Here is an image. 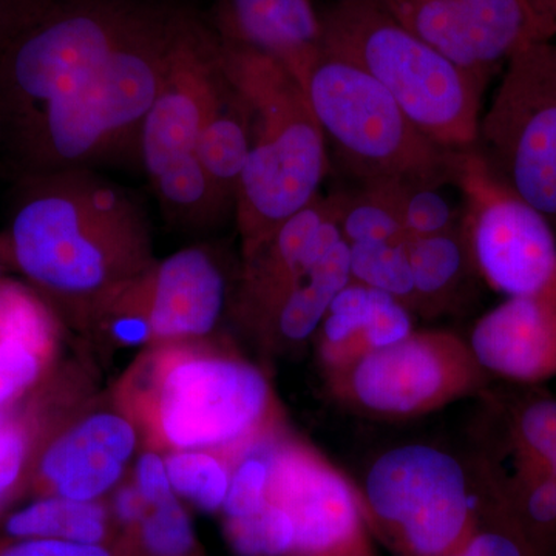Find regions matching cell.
<instances>
[{
  "label": "cell",
  "mask_w": 556,
  "mask_h": 556,
  "mask_svg": "<svg viewBox=\"0 0 556 556\" xmlns=\"http://www.w3.org/2000/svg\"><path fill=\"white\" fill-rule=\"evenodd\" d=\"M17 185L7 248L46 294L97 306L155 265L141 207L93 170L31 175Z\"/></svg>",
  "instance_id": "cell-1"
},
{
  "label": "cell",
  "mask_w": 556,
  "mask_h": 556,
  "mask_svg": "<svg viewBox=\"0 0 556 556\" xmlns=\"http://www.w3.org/2000/svg\"><path fill=\"white\" fill-rule=\"evenodd\" d=\"M189 11L149 2L108 61L5 150L17 179L91 169L139 149L142 124L159 97Z\"/></svg>",
  "instance_id": "cell-2"
},
{
  "label": "cell",
  "mask_w": 556,
  "mask_h": 556,
  "mask_svg": "<svg viewBox=\"0 0 556 556\" xmlns=\"http://www.w3.org/2000/svg\"><path fill=\"white\" fill-rule=\"evenodd\" d=\"M219 64L252 113L251 152L236 200L247 258L320 195L328 146L305 89L280 62L219 39Z\"/></svg>",
  "instance_id": "cell-3"
},
{
  "label": "cell",
  "mask_w": 556,
  "mask_h": 556,
  "mask_svg": "<svg viewBox=\"0 0 556 556\" xmlns=\"http://www.w3.org/2000/svg\"><path fill=\"white\" fill-rule=\"evenodd\" d=\"M320 14L324 49L378 80L431 141L473 152L485 80L409 31L376 0H332Z\"/></svg>",
  "instance_id": "cell-4"
},
{
  "label": "cell",
  "mask_w": 556,
  "mask_h": 556,
  "mask_svg": "<svg viewBox=\"0 0 556 556\" xmlns=\"http://www.w3.org/2000/svg\"><path fill=\"white\" fill-rule=\"evenodd\" d=\"M148 0L49 2L0 50L3 152L102 67Z\"/></svg>",
  "instance_id": "cell-5"
},
{
  "label": "cell",
  "mask_w": 556,
  "mask_h": 556,
  "mask_svg": "<svg viewBox=\"0 0 556 556\" xmlns=\"http://www.w3.org/2000/svg\"><path fill=\"white\" fill-rule=\"evenodd\" d=\"M328 148L358 185H453L457 156L427 138L382 86L354 62L321 49L305 83Z\"/></svg>",
  "instance_id": "cell-6"
},
{
  "label": "cell",
  "mask_w": 556,
  "mask_h": 556,
  "mask_svg": "<svg viewBox=\"0 0 556 556\" xmlns=\"http://www.w3.org/2000/svg\"><path fill=\"white\" fill-rule=\"evenodd\" d=\"M497 490L482 503L452 453L405 444L371 464L361 500L369 530L397 556H447L477 532Z\"/></svg>",
  "instance_id": "cell-7"
},
{
  "label": "cell",
  "mask_w": 556,
  "mask_h": 556,
  "mask_svg": "<svg viewBox=\"0 0 556 556\" xmlns=\"http://www.w3.org/2000/svg\"><path fill=\"white\" fill-rule=\"evenodd\" d=\"M150 380V431L178 450L222 452L257 441L273 396L258 368L239 358L170 353Z\"/></svg>",
  "instance_id": "cell-8"
},
{
  "label": "cell",
  "mask_w": 556,
  "mask_h": 556,
  "mask_svg": "<svg viewBox=\"0 0 556 556\" xmlns=\"http://www.w3.org/2000/svg\"><path fill=\"white\" fill-rule=\"evenodd\" d=\"M475 152L496 181L556 228V40L530 43L504 65Z\"/></svg>",
  "instance_id": "cell-9"
},
{
  "label": "cell",
  "mask_w": 556,
  "mask_h": 556,
  "mask_svg": "<svg viewBox=\"0 0 556 556\" xmlns=\"http://www.w3.org/2000/svg\"><path fill=\"white\" fill-rule=\"evenodd\" d=\"M453 185L463 192L471 258L481 278L507 298L556 309V232L543 214L490 175L478 153L460 152Z\"/></svg>",
  "instance_id": "cell-10"
},
{
  "label": "cell",
  "mask_w": 556,
  "mask_h": 556,
  "mask_svg": "<svg viewBox=\"0 0 556 556\" xmlns=\"http://www.w3.org/2000/svg\"><path fill=\"white\" fill-rule=\"evenodd\" d=\"M345 401L383 419H413L485 387L468 342L447 331H413L332 372Z\"/></svg>",
  "instance_id": "cell-11"
},
{
  "label": "cell",
  "mask_w": 556,
  "mask_h": 556,
  "mask_svg": "<svg viewBox=\"0 0 556 556\" xmlns=\"http://www.w3.org/2000/svg\"><path fill=\"white\" fill-rule=\"evenodd\" d=\"M266 500L292 519L291 556H376L361 493L305 445L273 441Z\"/></svg>",
  "instance_id": "cell-12"
},
{
  "label": "cell",
  "mask_w": 556,
  "mask_h": 556,
  "mask_svg": "<svg viewBox=\"0 0 556 556\" xmlns=\"http://www.w3.org/2000/svg\"><path fill=\"white\" fill-rule=\"evenodd\" d=\"M405 28L489 83L519 50L552 40L527 0H376Z\"/></svg>",
  "instance_id": "cell-13"
},
{
  "label": "cell",
  "mask_w": 556,
  "mask_h": 556,
  "mask_svg": "<svg viewBox=\"0 0 556 556\" xmlns=\"http://www.w3.org/2000/svg\"><path fill=\"white\" fill-rule=\"evenodd\" d=\"M219 78L217 31L190 13L139 137V155L150 181L197 156V142L217 97Z\"/></svg>",
  "instance_id": "cell-14"
},
{
  "label": "cell",
  "mask_w": 556,
  "mask_h": 556,
  "mask_svg": "<svg viewBox=\"0 0 556 556\" xmlns=\"http://www.w3.org/2000/svg\"><path fill=\"white\" fill-rule=\"evenodd\" d=\"M225 302V274L217 260L207 249L189 248L155 263L94 308L144 317L152 339L178 340L208 334Z\"/></svg>",
  "instance_id": "cell-15"
},
{
  "label": "cell",
  "mask_w": 556,
  "mask_h": 556,
  "mask_svg": "<svg viewBox=\"0 0 556 556\" xmlns=\"http://www.w3.org/2000/svg\"><path fill=\"white\" fill-rule=\"evenodd\" d=\"M137 448V430L126 417L94 413L43 448L38 477L53 495L97 501L119 478Z\"/></svg>",
  "instance_id": "cell-16"
},
{
  "label": "cell",
  "mask_w": 556,
  "mask_h": 556,
  "mask_svg": "<svg viewBox=\"0 0 556 556\" xmlns=\"http://www.w3.org/2000/svg\"><path fill=\"white\" fill-rule=\"evenodd\" d=\"M468 346L486 375L511 382L556 378V309L535 299L507 298L479 318Z\"/></svg>",
  "instance_id": "cell-17"
},
{
  "label": "cell",
  "mask_w": 556,
  "mask_h": 556,
  "mask_svg": "<svg viewBox=\"0 0 556 556\" xmlns=\"http://www.w3.org/2000/svg\"><path fill=\"white\" fill-rule=\"evenodd\" d=\"M217 35L225 42L266 54L305 89L324 49V24L313 0H218Z\"/></svg>",
  "instance_id": "cell-18"
},
{
  "label": "cell",
  "mask_w": 556,
  "mask_h": 556,
  "mask_svg": "<svg viewBox=\"0 0 556 556\" xmlns=\"http://www.w3.org/2000/svg\"><path fill=\"white\" fill-rule=\"evenodd\" d=\"M320 328L321 356L331 372L415 331L409 309L401 300L356 281L336 295Z\"/></svg>",
  "instance_id": "cell-19"
},
{
  "label": "cell",
  "mask_w": 556,
  "mask_h": 556,
  "mask_svg": "<svg viewBox=\"0 0 556 556\" xmlns=\"http://www.w3.org/2000/svg\"><path fill=\"white\" fill-rule=\"evenodd\" d=\"M222 65V64H219ZM252 142V113L222 68L217 97L197 142L195 155L223 195L236 206Z\"/></svg>",
  "instance_id": "cell-20"
},
{
  "label": "cell",
  "mask_w": 556,
  "mask_h": 556,
  "mask_svg": "<svg viewBox=\"0 0 556 556\" xmlns=\"http://www.w3.org/2000/svg\"><path fill=\"white\" fill-rule=\"evenodd\" d=\"M350 281V244L343 240L289 287L265 321L289 342H303L320 328L332 300Z\"/></svg>",
  "instance_id": "cell-21"
},
{
  "label": "cell",
  "mask_w": 556,
  "mask_h": 556,
  "mask_svg": "<svg viewBox=\"0 0 556 556\" xmlns=\"http://www.w3.org/2000/svg\"><path fill=\"white\" fill-rule=\"evenodd\" d=\"M408 258L415 283V308H444L467 274L477 270L463 218L445 232L409 239Z\"/></svg>",
  "instance_id": "cell-22"
},
{
  "label": "cell",
  "mask_w": 556,
  "mask_h": 556,
  "mask_svg": "<svg viewBox=\"0 0 556 556\" xmlns=\"http://www.w3.org/2000/svg\"><path fill=\"white\" fill-rule=\"evenodd\" d=\"M5 532L11 538H50L101 544L108 533V514L97 501L51 495L10 515Z\"/></svg>",
  "instance_id": "cell-23"
},
{
  "label": "cell",
  "mask_w": 556,
  "mask_h": 556,
  "mask_svg": "<svg viewBox=\"0 0 556 556\" xmlns=\"http://www.w3.org/2000/svg\"><path fill=\"white\" fill-rule=\"evenodd\" d=\"M348 244L399 243L408 240L399 211L397 182L358 185L328 197Z\"/></svg>",
  "instance_id": "cell-24"
},
{
  "label": "cell",
  "mask_w": 556,
  "mask_h": 556,
  "mask_svg": "<svg viewBox=\"0 0 556 556\" xmlns=\"http://www.w3.org/2000/svg\"><path fill=\"white\" fill-rule=\"evenodd\" d=\"M161 207L174 222L189 226H208L236 212L232 201L223 195L207 172L193 156L152 179Z\"/></svg>",
  "instance_id": "cell-25"
},
{
  "label": "cell",
  "mask_w": 556,
  "mask_h": 556,
  "mask_svg": "<svg viewBox=\"0 0 556 556\" xmlns=\"http://www.w3.org/2000/svg\"><path fill=\"white\" fill-rule=\"evenodd\" d=\"M408 240L399 243L350 244L351 281L379 289L401 300L408 309L415 308Z\"/></svg>",
  "instance_id": "cell-26"
},
{
  "label": "cell",
  "mask_w": 556,
  "mask_h": 556,
  "mask_svg": "<svg viewBox=\"0 0 556 556\" xmlns=\"http://www.w3.org/2000/svg\"><path fill=\"white\" fill-rule=\"evenodd\" d=\"M167 473L177 495L206 511L223 508L228 495V464L207 450H178L166 457Z\"/></svg>",
  "instance_id": "cell-27"
},
{
  "label": "cell",
  "mask_w": 556,
  "mask_h": 556,
  "mask_svg": "<svg viewBox=\"0 0 556 556\" xmlns=\"http://www.w3.org/2000/svg\"><path fill=\"white\" fill-rule=\"evenodd\" d=\"M226 538L239 556H291L295 529L283 508L269 503L243 518H226Z\"/></svg>",
  "instance_id": "cell-28"
},
{
  "label": "cell",
  "mask_w": 556,
  "mask_h": 556,
  "mask_svg": "<svg viewBox=\"0 0 556 556\" xmlns=\"http://www.w3.org/2000/svg\"><path fill=\"white\" fill-rule=\"evenodd\" d=\"M508 433L518 464L547 467L556 456V397H532L518 404Z\"/></svg>",
  "instance_id": "cell-29"
},
{
  "label": "cell",
  "mask_w": 556,
  "mask_h": 556,
  "mask_svg": "<svg viewBox=\"0 0 556 556\" xmlns=\"http://www.w3.org/2000/svg\"><path fill=\"white\" fill-rule=\"evenodd\" d=\"M273 441L258 438L241 448L233 470L230 471L228 495L223 511L226 518H243L255 514L266 503L270 471Z\"/></svg>",
  "instance_id": "cell-30"
},
{
  "label": "cell",
  "mask_w": 556,
  "mask_h": 556,
  "mask_svg": "<svg viewBox=\"0 0 556 556\" xmlns=\"http://www.w3.org/2000/svg\"><path fill=\"white\" fill-rule=\"evenodd\" d=\"M0 334L24 340L49 357L53 343L49 314L30 292L7 281L0 283Z\"/></svg>",
  "instance_id": "cell-31"
},
{
  "label": "cell",
  "mask_w": 556,
  "mask_h": 556,
  "mask_svg": "<svg viewBox=\"0 0 556 556\" xmlns=\"http://www.w3.org/2000/svg\"><path fill=\"white\" fill-rule=\"evenodd\" d=\"M399 211L409 239L437 236L455 228L460 215L439 188L397 182Z\"/></svg>",
  "instance_id": "cell-32"
},
{
  "label": "cell",
  "mask_w": 556,
  "mask_h": 556,
  "mask_svg": "<svg viewBox=\"0 0 556 556\" xmlns=\"http://www.w3.org/2000/svg\"><path fill=\"white\" fill-rule=\"evenodd\" d=\"M139 532L142 546L152 556H188L195 548L192 522L177 497L153 507Z\"/></svg>",
  "instance_id": "cell-33"
},
{
  "label": "cell",
  "mask_w": 556,
  "mask_h": 556,
  "mask_svg": "<svg viewBox=\"0 0 556 556\" xmlns=\"http://www.w3.org/2000/svg\"><path fill=\"white\" fill-rule=\"evenodd\" d=\"M46 357L24 340L0 334V408L38 380Z\"/></svg>",
  "instance_id": "cell-34"
},
{
  "label": "cell",
  "mask_w": 556,
  "mask_h": 556,
  "mask_svg": "<svg viewBox=\"0 0 556 556\" xmlns=\"http://www.w3.org/2000/svg\"><path fill=\"white\" fill-rule=\"evenodd\" d=\"M30 456L27 428L17 417L0 416V507L20 485Z\"/></svg>",
  "instance_id": "cell-35"
},
{
  "label": "cell",
  "mask_w": 556,
  "mask_h": 556,
  "mask_svg": "<svg viewBox=\"0 0 556 556\" xmlns=\"http://www.w3.org/2000/svg\"><path fill=\"white\" fill-rule=\"evenodd\" d=\"M0 556H112L101 544H80L50 538H14L0 544Z\"/></svg>",
  "instance_id": "cell-36"
},
{
  "label": "cell",
  "mask_w": 556,
  "mask_h": 556,
  "mask_svg": "<svg viewBox=\"0 0 556 556\" xmlns=\"http://www.w3.org/2000/svg\"><path fill=\"white\" fill-rule=\"evenodd\" d=\"M135 485L152 508L163 506L177 497L167 473L166 459L153 452L139 456Z\"/></svg>",
  "instance_id": "cell-37"
},
{
  "label": "cell",
  "mask_w": 556,
  "mask_h": 556,
  "mask_svg": "<svg viewBox=\"0 0 556 556\" xmlns=\"http://www.w3.org/2000/svg\"><path fill=\"white\" fill-rule=\"evenodd\" d=\"M152 507L148 501L142 497L137 485H124L116 492L113 500V511L121 525L135 526L141 525L142 519L148 517Z\"/></svg>",
  "instance_id": "cell-38"
},
{
  "label": "cell",
  "mask_w": 556,
  "mask_h": 556,
  "mask_svg": "<svg viewBox=\"0 0 556 556\" xmlns=\"http://www.w3.org/2000/svg\"><path fill=\"white\" fill-rule=\"evenodd\" d=\"M547 38L556 40V0H527Z\"/></svg>",
  "instance_id": "cell-39"
},
{
  "label": "cell",
  "mask_w": 556,
  "mask_h": 556,
  "mask_svg": "<svg viewBox=\"0 0 556 556\" xmlns=\"http://www.w3.org/2000/svg\"><path fill=\"white\" fill-rule=\"evenodd\" d=\"M548 470L552 471V475H554L555 481H556V456L554 459L551 460V464H548Z\"/></svg>",
  "instance_id": "cell-40"
},
{
  "label": "cell",
  "mask_w": 556,
  "mask_h": 556,
  "mask_svg": "<svg viewBox=\"0 0 556 556\" xmlns=\"http://www.w3.org/2000/svg\"><path fill=\"white\" fill-rule=\"evenodd\" d=\"M2 270H0V283H2Z\"/></svg>",
  "instance_id": "cell-41"
}]
</instances>
